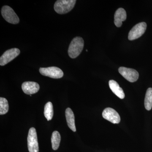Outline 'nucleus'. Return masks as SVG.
<instances>
[{
	"instance_id": "nucleus-1",
	"label": "nucleus",
	"mask_w": 152,
	"mask_h": 152,
	"mask_svg": "<svg viewBox=\"0 0 152 152\" xmlns=\"http://www.w3.org/2000/svg\"><path fill=\"white\" fill-rule=\"evenodd\" d=\"M84 42L80 37L74 38L71 42L68 49V54L72 58H75L80 54L84 48Z\"/></svg>"
},
{
	"instance_id": "nucleus-2",
	"label": "nucleus",
	"mask_w": 152,
	"mask_h": 152,
	"mask_svg": "<svg viewBox=\"0 0 152 152\" xmlns=\"http://www.w3.org/2000/svg\"><path fill=\"white\" fill-rule=\"evenodd\" d=\"M76 1V0H58L55 3L54 8L57 13H67L73 9Z\"/></svg>"
},
{
	"instance_id": "nucleus-3",
	"label": "nucleus",
	"mask_w": 152,
	"mask_h": 152,
	"mask_svg": "<svg viewBox=\"0 0 152 152\" xmlns=\"http://www.w3.org/2000/svg\"><path fill=\"white\" fill-rule=\"evenodd\" d=\"M1 15L7 22L13 24H17L20 22L19 17L12 8L4 6L1 9Z\"/></svg>"
},
{
	"instance_id": "nucleus-4",
	"label": "nucleus",
	"mask_w": 152,
	"mask_h": 152,
	"mask_svg": "<svg viewBox=\"0 0 152 152\" xmlns=\"http://www.w3.org/2000/svg\"><path fill=\"white\" fill-rule=\"evenodd\" d=\"M28 149L29 152H39L37 136L35 129L31 128L29 131L28 137Z\"/></svg>"
},
{
	"instance_id": "nucleus-5",
	"label": "nucleus",
	"mask_w": 152,
	"mask_h": 152,
	"mask_svg": "<svg viewBox=\"0 0 152 152\" xmlns=\"http://www.w3.org/2000/svg\"><path fill=\"white\" fill-rule=\"evenodd\" d=\"M39 72L42 75L53 79L61 78L64 76V72L62 70L56 66L40 68Z\"/></svg>"
},
{
	"instance_id": "nucleus-6",
	"label": "nucleus",
	"mask_w": 152,
	"mask_h": 152,
	"mask_svg": "<svg viewBox=\"0 0 152 152\" xmlns=\"http://www.w3.org/2000/svg\"><path fill=\"white\" fill-rule=\"evenodd\" d=\"M146 28L147 24L145 22H142L135 25L130 31L128 39L132 41L140 37L145 33Z\"/></svg>"
},
{
	"instance_id": "nucleus-7",
	"label": "nucleus",
	"mask_w": 152,
	"mask_h": 152,
	"mask_svg": "<svg viewBox=\"0 0 152 152\" xmlns=\"http://www.w3.org/2000/svg\"><path fill=\"white\" fill-rule=\"evenodd\" d=\"M20 51L18 48H12L4 53L0 58V65L4 66L15 58L20 54Z\"/></svg>"
},
{
	"instance_id": "nucleus-8",
	"label": "nucleus",
	"mask_w": 152,
	"mask_h": 152,
	"mask_svg": "<svg viewBox=\"0 0 152 152\" xmlns=\"http://www.w3.org/2000/svg\"><path fill=\"white\" fill-rule=\"evenodd\" d=\"M118 71L124 78L131 83L137 81L139 78L138 72L134 69L121 67L119 68Z\"/></svg>"
},
{
	"instance_id": "nucleus-9",
	"label": "nucleus",
	"mask_w": 152,
	"mask_h": 152,
	"mask_svg": "<svg viewBox=\"0 0 152 152\" xmlns=\"http://www.w3.org/2000/svg\"><path fill=\"white\" fill-rule=\"evenodd\" d=\"M102 116L105 119L114 124H119L121 121L119 115L111 108L108 107L104 109L103 112Z\"/></svg>"
},
{
	"instance_id": "nucleus-10",
	"label": "nucleus",
	"mask_w": 152,
	"mask_h": 152,
	"mask_svg": "<svg viewBox=\"0 0 152 152\" xmlns=\"http://www.w3.org/2000/svg\"><path fill=\"white\" fill-rule=\"evenodd\" d=\"M22 88L25 94L30 95L37 93L40 86L36 82H25L22 85Z\"/></svg>"
},
{
	"instance_id": "nucleus-11",
	"label": "nucleus",
	"mask_w": 152,
	"mask_h": 152,
	"mask_svg": "<svg viewBox=\"0 0 152 152\" xmlns=\"http://www.w3.org/2000/svg\"><path fill=\"white\" fill-rule=\"evenodd\" d=\"M126 12L124 9L120 8L116 11L114 16V23L117 27H120L122 25V22L126 19Z\"/></svg>"
},
{
	"instance_id": "nucleus-12",
	"label": "nucleus",
	"mask_w": 152,
	"mask_h": 152,
	"mask_svg": "<svg viewBox=\"0 0 152 152\" xmlns=\"http://www.w3.org/2000/svg\"><path fill=\"white\" fill-rule=\"evenodd\" d=\"M109 86L113 92L121 99L125 98V94L121 88L120 87L118 83L114 80H110L109 83Z\"/></svg>"
},
{
	"instance_id": "nucleus-13",
	"label": "nucleus",
	"mask_w": 152,
	"mask_h": 152,
	"mask_svg": "<svg viewBox=\"0 0 152 152\" xmlns=\"http://www.w3.org/2000/svg\"><path fill=\"white\" fill-rule=\"evenodd\" d=\"M65 115L67 123L69 127L73 132H75L76 129L75 124V115L73 112L70 108L66 109Z\"/></svg>"
},
{
	"instance_id": "nucleus-14",
	"label": "nucleus",
	"mask_w": 152,
	"mask_h": 152,
	"mask_svg": "<svg viewBox=\"0 0 152 152\" xmlns=\"http://www.w3.org/2000/svg\"><path fill=\"white\" fill-rule=\"evenodd\" d=\"M61 137L60 133L58 131H54L52 134L51 142L52 148L53 150H57L59 147Z\"/></svg>"
},
{
	"instance_id": "nucleus-15",
	"label": "nucleus",
	"mask_w": 152,
	"mask_h": 152,
	"mask_svg": "<svg viewBox=\"0 0 152 152\" xmlns=\"http://www.w3.org/2000/svg\"><path fill=\"white\" fill-rule=\"evenodd\" d=\"M145 107L147 110L150 111L152 108V88L147 90L145 99Z\"/></svg>"
},
{
	"instance_id": "nucleus-16",
	"label": "nucleus",
	"mask_w": 152,
	"mask_h": 152,
	"mask_svg": "<svg viewBox=\"0 0 152 152\" xmlns=\"http://www.w3.org/2000/svg\"><path fill=\"white\" fill-rule=\"evenodd\" d=\"M44 115L48 121H50L53 116V104L48 102L46 104L44 109Z\"/></svg>"
},
{
	"instance_id": "nucleus-17",
	"label": "nucleus",
	"mask_w": 152,
	"mask_h": 152,
	"mask_svg": "<svg viewBox=\"0 0 152 152\" xmlns=\"http://www.w3.org/2000/svg\"><path fill=\"white\" fill-rule=\"evenodd\" d=\"M9 104L7 99L4 98H0V115H5L9 111Z\"/></svg>"
},
{
	"instance_id": "nucleus-18",
	"label": "nucleus",
	"mask_w": 152,
	"mask_h": 152,
	"mask_svg": "<svg viewBox=\"0 0 152 152\" xmlns=\"http://www.w3.org/2000/svg\"><path fill=\"white\" fill-rule=\"evenodd\" d=\"M86 51L87 52H88V50H86Z\"/></svg>"
}]
</instances>
